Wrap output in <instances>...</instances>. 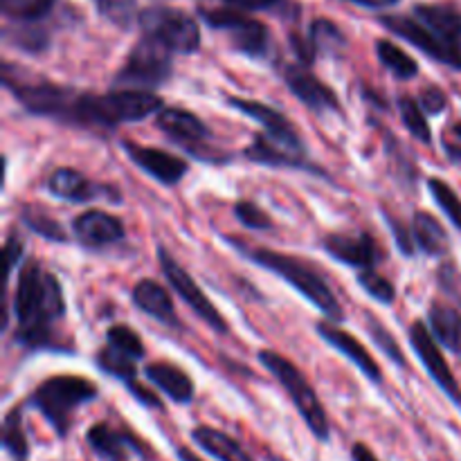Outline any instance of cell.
I'll list each match as a JSON object with an SVG mask.
<instances>
[{
    "instance_id": "cell-1",
    "label": "cell",
    "mask_w": 461,
    "mask_h": 461,
    "mask_svg": "<svg viewBox=\"0 0 461 461\" xmlns=\"http://www.w3.org/2000/svg\"><path fill=\"white\" fill-rule=\"evenodd\" d=\"M14 311L18 320L16 340L34 349L52 345V322L66 315V300L59 279L36 261L23 266Z\"/></svg>"
},
{
    "instance_id": "cell-2",
    "label": "cell",
    "mask_w": 461,
    "mask_h": 461,
    "mask_svg": "<svg viewBox=\"0 0 461 461\" xmlns=\"http://www.w3.org/2000/svg\"><path fill=\"white\" fill-rule=\"evenodd\" d=\"M162 104L165 102L158 95L140 88L115 90L106 95L81 93L72 113V124L113 129V126L140 122L153 113H160L165 108Z\"/></svg>"
},
{
    "instance_id": "cell-3",
    "label": "cell",
    "mask_w": 461,
    "mask_h": 461,
    "mask_svg": "<svg viewBox=\"0 0 461 461\" xmlns=\"http://www.w3.org/2000/svg\"><path fill=\"white\" fill-rule=\"evenodd\" d=\"M97 399V385L84 376L61 374L41 383L32 394V405L45 417L59 437L70 432L72 417L88 401Z\"/></svg>"
},
{
    "instance_id": "cell-4",
    "label": "cell",
    "mask_w": 461,
    "mask_h": 461,
    "mask_svg": "<svg viewBox=\"0 0 461 461\" xmlns=\"http://www.w3.org/2000/svg\"><path fill=\"white\" fill-rule=\"evenodd\" d=\"M248 257H250L255 264H259L261 268L270 270V273H275L277 277H282L284 282L291 284L300 295H304L306 300H309L315 309L322 311L327 318L342 320V309L340 304H338L336 295H333V291L327 286V282H324L311 266L302 264L295 257L268 250V248L250 250Z\"/></svg>"
},
{
    "instance_id": "cell-5",
    "label": "cell",
    "mask_w": 461,
    "mask_h": 461,
    "mask_svg": "<svg viewBox=\"0 0 461 461\" xmlns=\"http://www.w3.org/2000/svg\"><path fill=\"white\" fill-rule=\"evenodd\" d=\"M261 365L273 374L275 378L279 381V385L288 392L291 401L295 403L297 412L300 417L304 419V423L309 426V430L313 432L315 439L320 441H327L329 439V419L327 412H324L322 403H320L318 394L315 390L311 387V383L306 381L304 374L286 360L284 356H279L277 351H268L264 349L259 354Z\"/></svg>"
},
{
    "instance_id": "cell-6",
    "label": "cell",
    "mask_w": 461,
    "mask_h": 461,
    "mask_svg": "<svg viewBox=\"0 0 461 461\" xmlns=\"http://www.w3.org/2000/svg\"><path fill=\"white\" fill-rule=\"evenodd\" d=\"M138 23L142 27V34L160 41L171 52L194 54L201 48L198 23L189 14L180 12V9L156 5V7L140 12Z\"/></svg>"
},
{
    "instance_id": "cell-7",
    "label": "cell",
    "mask_w": 461,
    "mask_h": 461,
    "mask_svg": "<svg viewBox=\"0 0 461 461\" xmlns=\"http://www.w3.org/2000/svg\"><path fill=\"white\" fill-rule=\"evenodd\" d=\"M171 75V50L160 41L142 34L133 45L124 68L117 72L115 81L124 86H140V90L160 86Z\"/></svg>"
},
{
    "instance_id": "cell-8",
    "label": "cell",
    "mask_w": 461,
    "mask_h": 461,
    "mask_svg": "<svg viewBox=\"0 0 461 461\" xmlns=\"http://www.w3.org/2000/svg\"><path fill=\"white\" fill-rule=\"evenodd\" d=\"M201 16L210 27L225 32L237 52H243L255 59L266 57V52H268V27L241 14V9H201Z\"/></svg>"
},
{
    "instance_id": "cell-9",
    "label": "cell",
    "mask_w": 461,
    "mask_h": 461,
    "mask_svg": "<svg viewBox=\"0 0 461 461\" xmlns=\"http://www.w3.org/2000/svg\"><path fill=\"white\" fill-rule=\"evenodd\" d=\"M158 259H160L162 273H165L167 282H169L171 286H174V291L178 293L185 302H187L189 309H192L194 313L203 320V322L210 324L214 331L228 333L230 327H228V322H225V318L221 315V311L212 304L210 297L201 291V286L194 282L192 275H189L187 270H185L183 266H180L178 261H176L174 257L165 250V248H160V250H158Z\"/></svg>"
},
{
    "instance_id": "cell-10",
    "label": "cell",
    "mask_w": 461,
    "mask_h": 461,
    "mask_svg": "<svg viewBox=\"0 0 461 461\" xmlns=\"http://www.w3.org/2000/svg\"><path fill=\"white\" fill-rule=\"evenodd\" d=\"M5 86L34 115L59 117V120H66L72 124V113H75L77 99L81 95L77 90L57 84H12V81H7Z\"/></svg>"
},
{
    "instance_id": "cell-11",
    "label": "cell",
    "mask_w": 461,
    "mask_h": 461,
    "mask_svg": "<svg viewBox=\"0 0 461 461\" xmlns=\"http://www.w3.org/2000/svg\"><path fill=\"white\" fill-rule=\"evenodd\" d=\"M381 23L387 30L394 32L396 36H401V39H405L408 43H412L414 48L426 52L430 59H435V61L444 63V66L453 68V70H461V54L450 50L448 45L441 43V41L437 39L423 23H419L412 14H410V16L392 14V16H383Z\"/></svg>"
},
{
    "instance_id": "cell-12",
    "label": "cell",
    "mask_w": 461,
    "mask_h": 461,
    "mask_svg": "<svg viewBox=\"0 0 461 461\" xmlns=\"http://www.w3.org/2000/svg\"><path fill=\"white\" fill-rule=\"evenodd\" d=\"M410 342H412L419 360H421L423 367L428 369L432 381L441 387V392H444L453 403L461 405V387L457 378L450 372L448 363H446V358L439 351V345H437V338H432V333L428 331L426 324L414 322L412 327H410Z\"/></svg>"
},
{
    "instance_id": "cell-13",
    "label": "cell",
    "mask_w": 461,
    "mask_h": 461,
    "mask_svg": "<svg viewBox=\"0 0 461 461\" xmlns=\"http://www.w3.org/2000/svg\"><path fill=\"white\" fill-rule=\"evenodd\" d=\"M304 153L300 135L284 138V135H273L268 131L257 135L252 147L246 149L248 160L270 167H306Z\"/></svg>"
},
{
    "instance_id": "cell-14",
    "label": "cell",
    "mask_w": 461,
    "mask_h": 461,
    "mask_svg": "<svg viewBox=\"0 0 461 461\" xmlns=\"http://www.w3.org/2000/svg\"><path fill=\"white\" fill-rule=\"evenodd\" d=\"M284 79L288 90L300 99L304 106L315 113H333L340 111L338 95L329 88L324 81H320L306 66H286L284 68Z\"/></svg>"
},
{
    "instance_id": "cell-15",
    "label": "cell",
    "mask_w": 461,
    "mask_h": 461,
    "mask_svg": "<svg viewBox=\"0 0 461 461\" xmlns=\"http://www.w3.org/2000/svg\"><path fill=\"white\" fill-rule=\"evenodd\" d=\"M124 151L129 153L131 160L140 167L142 171H147L151 178H156L162 185H176L183 180V176L187 174V162L178 156H171V153L162 151V149L153 147H142V144L126 142Z\"/></svg>"
},
{
    "instance_id": "cell-16",
    "label": "cell",
    "mask_w": 461,
    "mask_h": 461,
    "mask_svg": "<svg viewBox=\"0 0 461 461\" xmlns=\"http://www.w3.org/2000/svg\"><path fill=\"white\" fill-rule=\"evenodd\" d=\"M156 124L162 133L169 135L176 144H183L192 153L201 151L203 144L210 140V129L203 124V120L183 108H162Z\"/></svg>"
},
{
    "instance_id": "cell-17",
    "label": "cell",
    "mask_w": 461,
    "mask_h": 461,
    "mask_svg": "<svg viewBox=\"0 0 461 461\" xmlns=\"http://www.w3.org/2000/svg\"><path fill=\"white\" fill-rule=\"evenodd\" d=\"M75 237L88 248H104L124 239V225L117 216L102 210H90L72 221Z\"/></svg>"
},
{
    "instance_id": "cell-18",
    "label": "cell",
    "mask_w": 461,
    "mask_h": 461,
    "mask_svg": "<svg viewBox=\"0 0 461 461\" xmlns=\"http://www.w3.org/2000/svg\"><path fill=\"white\" fill-rule=\"evenodd\" d=\"M322 246L333 259L354 266V268H372L378 259L376 241L367 232L329 234L324 237Z\"/></svg>"
},
{
    "instance_id": "cell-19",
    "label": "cell",
    "mask_w": 461,
    "mask_h": 461,
    "mask_svg": "<svg viewBox=\"0 0 461 461\" xmlns=\"http://www.w3.org/2000/svg\"><path fill=\"white\" fill-rule=\"evenodd\" d=\"M48 189L59 198H66L72 203H86L95 201V198H113V201H120V196H113L108 192H115V189L106 187V185H97L93 180L86 178L84 174H79L77 169H61L54 171L48 180Z\"/></svg>"
},
{
    "instance_id": "cell-20",
    "label": "cell",
    "mask_w": 461,
    "mask_h": 461,
    "mask_svg": "<svg viewBox=\"0 0 461 461\" xmlns=\"http://www.w3.org/2000/svg\"><path fill=\"white\" fill-rule=\"evenodd\" d=\"M318 333L327 345H331L333 349H338L342 356H347V358H349L351 363H354L356 367L369 378V381L381 383L383 376H381V367H378V363L372 358V354H369V351L365 349L354 336H351L349 331H342L340 327H336V324L331 322H320Z\"/></svg>"
},
{
    "instance_id": "cell-21",
    "label": "cell",
    "mask_w": 461,
    "mask_h": 461,
    "mask_svg": "<svg viewBox=\"0 0 461 461\" xmlns=\"http://www.w3.org/2000/svg\"><path fill=\"white\" fill-rule=\"evenodd\" d=\"M412 16L437 39L461 54V14L450 5H417Z\"/></svg>"
},
{
    "instance_id": "cell-22",
    "label": "cell",
    "mask_w": 461,
    "mask_h": 461,
    "mask_svg": "<svg viewBox=\"0 0 461 461\" xmlns=\"http://www.w3.org/2000/svg\"><path fill=\"white\" fill-rule=\"evenodd\" d=\"M86 441H88V446L99 457L108 461H124L129 450H135L142 457L147 453V444L135 439L129 430H115L108 423H97V426L90 428Z\"/></svg>"
},
{
    "instance_id": "cell-23",
    "label": "cell",
    "mask_w": 461,
    "mask_h": 461,
    "mask_svg": "<svg viewBox=\"0 0 461 461\" xmlns=\"http://www.w3.org/2000/svg\"><path fill=\"white\" fill-rule=\"evenodd\" d=\"M133 302L140 311L156 318L158 322L169 324V327H178V315H176L174 300H171L169 291L162 284L153 282V279H142L135 284L133 288Z\"/></svg>"
},
{
    "instance_id": "cell-24",
    "label": "cell",
    "mask_w": 461,
    "mask_h": 461,
    "mask_svg": "<svg viewBox=\"0 0 461 461\" xmlns=\"http://www.w3.org/2000/svg\"><path fill=\"white\" fill-rule=\"evenodd\" d=\"M192 439L198 448L205 450L207 455H212V457H216L219 461H255L252 455L234 437L225 435V432L216 430V428H194Z\"/></svg>"
},
{
    "instance_id": "cell-25",
    "label": "cell",
    "mask_w": 461,
    "mask_h": 461,
    "mask_svg": "<svg viewBox=\"0 0 461 461\" xmlns=\"http://www.w3.org/2000/svg\"><path fill=\"white\" fill-rule=\"evenodd\" d=\"M144 374L158 390L165 392L176 403H189L194 399V383L183 369L169 363H151L144 369Z\"/></svg>"
},
{
    "instance_id": "cell-26",
    "label": "cell",
    "mask_w": 461,
    "mask_h": 461,
    "mask_svg": "<svg viewBox=\"0 0 461 461\" xmlns=\"http://www.w3.org/2000/svg\"><path fill=\"white\" fill-rule=\"evenodd\" d=\"M428 320H430L432 336L450 349L453 354L461 356V313L457 309L448 304L435 302L428 311Z\"/></svg>"
},
{
    "instance_id": "cell-27",
    "label": "cell",
    "mask_w": 461,
    "mask_h": 461,
    "mask_svg": "<svg viewBox=\"0 0 461 461\" xmlns=\"http://www.w3.org/2000/svg\"><path fill=\"white\" fill-rule=\"evenodd\" d=\"M228 104L232 108H237L239 113L243 115L252 117L255 122H259L264 126V131L273 135H284V138H295L297 131L293 129L291 122L282 115L279 111H275L273 106L261 102H250V99H241V97H228Z\"/></svg>"
},
{
    "instance_id": "cell-28",
    "label": "cell",
    "mask_w": 461,
    "mask_h": 461,
    "mask_svg": "<svg viewBox=\"0 0 461 461\" xmlns=\"http://www.w3.org/2000/svg\"><path fill=\"white\" fill-rule=\"evenodd\" d=\"M412 237L426 255L439 257L448 250V234L444 225L428 212H417L412 219Z\"/></svg>"
},
{
    "instance_id": "cell-29",
    "label": "cell",
    "mask_w": 461,
    "mask_h": 461,
    "mask_svg": "<svg viewBox=\"0 0 461 461\" xmlns=\"http://www.w3.org/2000/svg\"><path fill=\"white\" fill-rule=\"evenodd\" d=\"M376 54L381 59V63L385 68H390L392 75H396L399 79H414L419 75V66L412 57H410L405 50H401L399 45L392 43V41L381 39L376 43Z\"/></svg>"
},
{
    "instance_id": "cell-30",
    "label": "cell",
    "mask_w": 461,
    "mask_h": 461,
    "mask_svg": "<svg viewBox=\"0 0 461 461\" xmlns=\"http://www.w3.org/2000/svg\"><path fill=\"white\" fill-rule=\"evenodd\" d=\"M3 446L14 459L25 461L30 455V444H27L25 428H23V410L14 408L12 412L5 417L3 423Z\"/></svg>"
},
{
    "instance_id": "cell-31",
    "label": "cell",
    "mask_w": 461,
    "mask_h": 461,
    "mask_svg": "<svg viewBox=\"0 0 461 461\" xmlns=\"http://www.w3.org/2000/svg\"><path fill=\"white\" fill-rule=\"evenodd\" d=\"M309 39L311 43H313L315 52H324V54H336L347 45V39L345 34H342L340 27H338L336 23L327 21V18H318V21H313Z\"/></svg>"
},
{
    "instance_id": "cell-32",
    "label": "cell",
    "mask_w": 461,
    "mask_h": 461,
    "mask_svg": "<svg viewBox=\"0 0 461 461\" xmlns=\"http://www.w3.org/2000/svg\"><path fill=\"white\" fill-rule=\"evenodd\" d=\"M57 0H0L3 14L18 23H34L50 14Z\"/></svg>"
},
{
    "instance_id": "cell-33",
    "label": "cell",
    "mask_w": 461,
    "mask_h": 461,
    "mask_svg": "<svg viewBox=\"0 0 461 461\" xmlns=\"http://www.w3.org/2000/svg\"><path fill=\"white\" fill-rule=\"evenodd\" d=\"M97 365H99V369H102V372L111 374V376L120 378V381H124V383H133L135 374H138V367H135V358H131V356H126V354H122V351L113 349V347L99 351Z\"/></svg>"
},
{
    "instance_id": "cell-34",
    "label": "cell",
    "mask_w": 461,
    "mask_h": 461,
    "mask_svg": "<svg viewBox=\"0 0 461 461\" xmlns=\"http://www.w3.org/2000/svg\"><path fill=\"white\" fill-rule=\"evenodd\" d=\"M399 108H401V117H403V124L405 129L410 131V135L423 144L430 142L432 131H430V124H428L426 115H423L421 104L414 102L412 97H401Z\"/></svg>"
},
{
    "instance_id": "cell-35",
    "label": "cell",
    "mask_w": 461,
    "mask_h": 461,
    "mask_svg": "<svg viewBox=\"0 0 461 461\" xmlns=\"http://www.w3.org/2000/svg\"><path fill=\"white\" fill-rule=\"evenodd\" d=\"M97 5L99 14L113 23V25L129 30L140 18L138 0H93Z\"/></svg>"
},
{
    "instance_id": "cell-36",
    "label": "cell",
    "mask_w": 461,
    "mask_h": 461,
    "mask_svg": "<svg viewBox=\"0 0 461 461\" xmlns=\"http://www.w3.org/2000/svg\"><path fill=\"white\" fill-rule=\"evenodd\" d=\"M428 189H430L437 205H439L441 210H444V214L450 219V223L457 230H461V198L455 194V189L450 187L448 183H444L441 178L428 180Z\"/></svg>"
},
{
    "instance_id": "cell-37",
    "label": "cell",
    "mask_w": 461,
    "mask_h": 461,
    "mask_svg": "<svg viewBox=\"0 0 461 461\" xmlns=\"http://www.w3.org/2000/svg\"><path fill=\"white\" fill-rule=\"evenodd\" d=\"M23 223L36 232L39 237L50 239V241H66V232L59 225V221H54L52 216L45 214L43 210H34V207H23Z\"/></svg>"
},
{
    "instance_id": "cell-38",
    "label": "cell",
    "mask_w": 461,
    "mask_h": 461,
    "mask_svg": "<svg viewBox=\"0 0 461 461\" xmlns=\"http://www.w3.org/2000/svg\"><path fill=\"white\" fill-rule=\"evenodd\" d=\"M106 338H108V345H111L113 349L122 351V354L131 356V358L138 360V358H142V356H144V345H142V340H140V336L133 331V329L117 324V327L108 329Z\"/></svg>"
},
{
    "instance_id": "cell-39",
    "label": "cell",
    "mask_w": 461,
    "mask_h": 461,
    "mask_svg": "<svg viewBox=\"0 0 461 461\" xmlns=\"http://www.w3.org/2000/svg\"><path fill=\"white\" fill-rule=\"evenodd\" d=\"M367 329H369V336L374 338V342L378 345V349L383 351V354L387 356V358L392 360V363L401 365V367H405V356L403 351H401L399 342H396V338L392 336L390 331H387L385 327H383L378 320H374L372 315L367 318Z\"/></svg>"
},
{
    "instance_id": "cell-40",
    "label": "cell",
    "mask_w": 461,
    "mask_h": 461,
    "mask_svg": "<svg viewBox=\"0 0 461 461\" xmlns=\"http://www.w3.org/2000/svg\"><path fill=\"white\" fill-rule=\"evenodd\" d=\"M358 284L360 288H363L365 293H367L369 297H374V300L383 302V304H392L396 297V291L394 286H392L390 282H387L383 275L374 273L372 268H363L358 275Z\"/></svg>"
},
{
    "instance_id": "cell-41",
    "label": "cell",
    "mask_w": 461,
    "mask_h": 461,
    "mask_svg": "<svg viewBox=\"0 0 461 461\" xmlns=\"http://www.w3.org/2000/svg\"><path fill=\"white\" fill-rule=\"evenodd\" d=\"M234 216H237V219L250 230H270L273 228V219H270V216L266 214L259 205H255V203H250V201H239L237 205H234Z\"/></svg>"
},
{
    "instance_id": "cell-42",
    "label": "cell",
    "mask_w": 461,
    "mask_h": 461,
    "mask_svg": "<svg viewBox=\"0 0 461 461\" xmlns=\"http://www.w3.org/2000/svg\"><path fill=\"white\" fill-rule=\"evenodd\" d=\"M14 43L25 48L27 52H41L48 45V36L41 30H21L14 34Z\"/></svg>"
},
{
    "instance_id": "cell-43",
    "label": "cell",
    "mask_w": 461,
    "mask_h": 461,
    "mask_svg": "<svg viewBox=\"0 0 461 461\" xmlns=\"http://www.w3.org/2000/svg\"><path fill=\"white\" fill-rule=\"evenodd\" d=\"M446 93L441 88H437V86H430V88H426L421 93V99H419V104H421V108L426 113H432V115H437V113H441L446 108Z\"/></svg>"
},
{
    "instance_id": "cell-44",
    "label": "cell",
    "mask_w": 461,
    "mask_h": 461,
    "mask_svg": "<svg viewBox=\"0 0 461 461\" xmlns=\"http://www.w3.org/2000/svg\"><path fill=\"white\" fill-rule=\"evenodd\" d=\"M228 7L241 9V12H270L286 5V0H225Z\"/></svg>"
},
{
    "instance_id": "cell-45",
    "label": "cell",
    "mask_w": 461,
    "mask_h": 461,
    "mask_svg": "<svg viewBox=\"0 0 461 461\" xmlns=\"http://www.w3.org/2000/svg\"><path fill=\"white\" fill-rule=\"evenodd\" d=\"M23 255V243L18 237H12L7 241V246H5V266H7V270H12L14 266L18 264V259H21Z\"/></svg>"
},
{
    "instance_id": "cell-46",
    "label": "cell",
    "mask_w": 461,
    "mask_h": 461,
    "mask_svg": "<svg viewBox=\"0 0 461 461\" xmlns=\"http://www.w3.org/2000/svg\"><path fill=\"white\" fill-rule=\"evenodd\" d=\"M129 387H131V392H133V396H135V399L140 401V403L149 405V408H158V410L162 408L160 399H158L156 394H151V392H149L147 387L138 385V383H135V381H133V383H129Z\"/></svg>"
},
{
    "instance_id": "cell-47",
    "label": "cell",
    "mask_w": 461,
    "mask_h": 461,
    "mask_svg": "<svg viewBox=\"0 0 461 461\" xmlns=\"http://www.w3.org/2000/svg\"><path fill=\"white\" fill-rule=\"evenodd\" d=\"M351 459L354 461H378L376 455L372 453V448L365 444H354V448H351Z\"/></svg>"
},
{
    "instance_id": "cell-48",
    "label": "cell",
    "mask_w": 461,
    "mask_h": 461,
    "mask_svg": "<svg viewBox=\"0 0 461 461\" xmlns=\"http://www.w3.org/2000/svg\"><path fill=\"white\" fill-rule=\"evenodd\" d=\"M349 3L363 5V7L381 9V7H392V5H396V3H399V0H349Z\"/></svg>"
},
{
    "instance_id": "cell-49",
    "label": "cell",
    "mask_w": 461,
    "mask_h": 461,
    "mask_svg": "<svg viewBox=\"0 0 461 461\" xmlns=\"http://www.w3.org/2000/svg\"><path fill=\"white\" fill-rule=\"evenodd\" d=\"M446 153H448V160L461 165V147H457V144H446Z\"/></svg>"
},
{
    "instance_id": "cell-50",
    "label": "cell",
    "mask_w": 461,
    "mask_h": 461,
    "mask_svg": "<svg viewBox=\"0 0 461 461\" xmlns=\"http://www.w3.org/2000/svg\"><path fill=\"white\" fill-rule=\"evenodd\" d=\"M176 455H178L180 461H203L201 457H198V455H194L189 448H178V453H176Z\"/></svg>"
},
{
    "instance_id": "cell-51",
    "label": "cell",
    "mask_w": 461,
    "mask_h": 461,
    "mask_svg": "<svg viewBox=\"0 0 461 461\" xmlns=\"http://www.w3.org/2000/svg\"><path fill=\"white\" fill-rule=\"evenodd\" d=\"M453 135H455V138H457V140H461V122H459V124L453 126Z\"/></svg>"
}]
</instances>
